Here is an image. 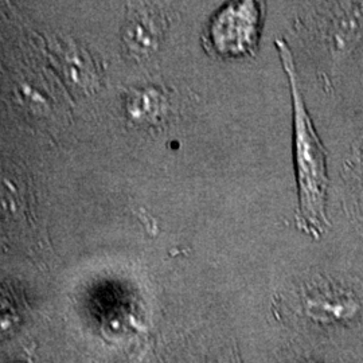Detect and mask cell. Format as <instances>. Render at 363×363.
Wrapping results in <instances>:
<instances>
[{
  "instance_id": "cell-2",
  "label": "cell",
  "mask_w": 363,
  "mask_h": 363,
  "mask_svg": "<svg viewBox=\"0 0 363 363\" xmlns=\"http://www.w3.org/2000/svg\"><path fill=\"white\" fill-rule=\"evenodd\" d=\"M259 15L253 3L230 4L214 19L210 35L220 52L240 54L249 50L257 35Z\"/></svg>"
},
{
  "instance_id": "cell-1",
  "label": "cell",
  "mask_w": 363,
  "mask_h": 363,
  "mask_svg": "<svg viewBox=\"0 0 363 363\" xmlns=\"http://www.w3.org/2000/svg\"><path fill=\"white\" fill-rule=\"evenodd\" d=\"M283 64L291 79L295 109V155L298 169L300 220L308 229H320L325 222V191L328 186L325 172V151L313 130L311 118L303 103L291 61V54L283 42H277Z\"/></svg>"
},
{
  "instance_id": "cell-4",
  "label": "cell",
  "mask_w": 363,
  "mask_h": 363,
  "mask_svg": "<svg viewBox=\"0 0 363 363\" xmlns=\"http://www.w3.org/2000/svg\"><path fill=\"white\" fill-rule=\"evenodd\" d=\"M306 363H313V362H306Z\"/></svg>"
},
{
  "instance_id": "cell-3",
  "label": "cell",
  "mask_w": 363,
  "mask_h": 363,
  "mask_svg": "<svg viewBox=\"0 0 363 363\" xmlns=\"http://www.w3.org/2000/svg\"><path fill=\"white\" fill-rule=\"evenodd\" d=\"M307 315L318 322H337L354 318L359 306L351 298H310L306 303Z\"/></svg>"
}]
</instances>
